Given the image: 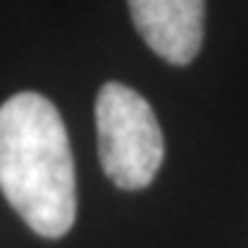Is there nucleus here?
<instances>
[{
  "mask_svg": "<svg viewBox=\"0 0 248 248\" xmlns=\"http://www.w3.org/2000/svg\"><path fill=\"white\" fill-rule=\"evenodd\" d=\"M0 190L42 237H63L78 215L75 160L58 108L36 91L0 105Z\"/></svg>",
  "mask_w": 248,
  "mask_h": 248,
  "instance_id": "obj_1",
  "label": "nucleus"
},
{
  "mask_svg": "<svg viewBox=\"0 0 248 248\" xmlns=\"http://www.w3.org/2000/svg\"><path fill=\"white\" fill-rule=\"evenodd\" d=\"M99 163L122 190H141L157 177L166 155L152 105L124 83H105L97 94Z\"/></svg>",
  "mask_w": 248,
  "mask_h": 248,
  "instance_id": "obj_2",
  "label": "nucleus"
},
{
  "mask_svg": "<svg viewBox=\"0 0 248 248\" xmlns=\"http://www.w3.org/2000/svg\"><path fill=\"white\" fill-rule=\"evenodd\" d=\"M135 31L174 66L199 55L204 42V0H127Z\"/></svg>",
  "mask_w": 248,
  "mask_h": 248,
  "instance_id": "obj_3",
  "label": "nucleus"
}]
</instances>
